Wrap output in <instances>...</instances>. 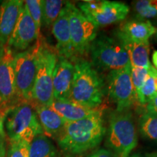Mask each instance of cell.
<instances>
[{
    "mask_svg": "<svg viewBox=\"0 0 157 157\" xmlns=\"http://www.w3.org/2000/svg\"><path fill=\"white\" fill-rule=\"evenodd\" d=\"M105 132L103 113H100L81 120L66 122L56 141L63 151L82 154L99 146Z\"/></svg>",
    "mask_w": 157,
    "mask_h": 157,
    "instance_id": "1",
    "label": "cell"
},
{
    "mask_svg": "<svg viewBox=\"0 0 157 157\" xmlns=\"http://www.w3.org/2000/svg\"><path fill=\"white\" fill-rule=\"evenodd\" d=\"M74 73L70 100L90 108H99L105 93L103 78L91 62L83 58L73 60Z\"/></svg>",
    "mask_w": 157,
    "mask_h": 157,
    "instance_id": "2",
    "label": "cell"
},
{
    "mask_svg": "<svg viewBox=\"0 0 157 157\" xmlns=\"http://www.w3.org/2000/svg\"><path fill=\"white\" fill-rule=\"evenodd\" d=\"M4 129L10 141L31 143L35 137L44 134L36 111L29 103H19L6 109Z\"/></svg>",
    "mask_w": 157,
    "mask_h": 157,
    "instance_id": "3",
    "label": "cell"
},
{
    "mask_svg": "<svg viewBox=\"0 0 157 157\" xmlns=\"http://www.w3.org/2000/svg\"><path fill=\"white\" fill-rule=\"evenodd\" d=\"M105 135L109 150L117 157H129L137 146L138 136L134 118L129 110L111 113Z\"/></svg>",
    "mask_w": 157,
    "mask_h": 157,
    "instance_id": "4",
    "label": "cell"
},
{
    "mask_svg": "<svg viewBox=\"0 0 157 157\" xmlns=\"http://www.w3.org/2000/svg\"><path fill=\"white\" fill-rule=\"evenodd\" d=\"M39 36L34 44L22 52L15 54L13 60L15 89L20 103L31 101V93L36 77L39 51L43 42Z\"/></svg>",
    "mask_w": 157,
    "mask_h": 157,
    "instance_id": "5",
    "label": "cell"
},
{
    "mask_svg": "<svg viewBox=\"0 0 157 157\" xmlns=\"http://www.w3.org/2000/svg\"><path fill=\"white\" fill-rule=\"evenodd\" d=\"M58 60L56 50L43 40L39 51L35 81L31 93L32 107L50 106L54 101L53 74Z\"/></svg>",
    "mask_w": 157,
    "mask_h": 157,
    "instance_id": "6",
    "label": "cell"
},
{
    "mask_svg": "<svg viewBox=\"0 0 157 157\" xmlns=\"http://www.w3.org/2000/svg\"><path fill=\"white\" fill-rule=\"evenodd\" d=\"M92 64L96 69L119 70L130 63L124 47L116 36L99 35L92 42L89 49Z\"/></svg>",
    "mask_w": 157,
    "mask_h": 157,
    "instance_id": "7",
    "label": "cell"
},
{
    "mask_svg": "<svg viewBox=\"0 0 157 157\" xmlns=\"http://www.w3.org/2000/svg\"><path fill=\"white\" fill-rule=\"evenodd\" d=\"M78 8L98 28L124 21L129 12L127 4L108 0L83 1L78 3Z\"/></svg>",
    "mask_w": 157,
    "mask_h": 157,
    "instance_id": "8",
    "label": "cell"
},
{
    "mask_svg": "<svg viewBox=\"0 0 157 157\" xmlns=\"http://www.w3.org/2000/svg\"><path fill=\"white\" fill-rule=\"evenodd\" d=\"M66 5L74 52L75 55L84 56L89 52L90 45L98 36V27L90 21L74 4L67 2Z\"/></svg>",
    "mask_w": 157,
    "mask_h": 157,
    "instance_id": "9",
    "label": "cell"
},
{
    "mask_svg": "<svg viewBox=\"0 0 157 157\" xmlns=\"http://www.w3.org/2000/svg\"><path fill=\"white\" fill-rule=\"evenodd\" d=\"M106 82L108 95L111 101L116 104V111L121 112L129 110L136 102L131 79L130 63L121 69L110 71Z\"/></svg>",
    "mask_w": 157,
    "mask_h": 157,
    "instance_id": "10",
    "label": "cell"
},
{
    "mask_svg": "<svg viewBox=\"0 0 157 157\" xmlns=\"http://www.w3.org/2000/svg\"><path fill=\"white\" fill-rule=\"evenodd\" d=\"M16 52L6 45L0 49V109L19 103L17 101L13 60Z\"/></svg>",
    "mask_w": 157,
    "mask_h": 157,
    "instance_id": "11",
    "label": "cell"
},
{
    "mask_svg": "<svg viewBox=\"0 0 157 157\" xmlns=\"http://www.w3.org/2000/svg\"><path fill=\"white\" fill-rule=\"evenodd\" d=\"M39 36L40 31L37 29L23 2L14 30L7 45L15 52L16 51L22 52L27 50Z\"/></svg>",
    "mask_w": 157,
    "mask_h": 157,
    "instance_id": "12",
    "label": "cell"
},
{
    "mask_svg": "<svg viewBox=\"0 0 157 157\" xmlns=\"http://www.w3.org/2000/svg\"><path fill=\"white\" fill-rule=\"evenodd\" d=\"M52 32L56 40V50L58 56L73 61L76 58V55L71 42L66 3L52 25Z\"/></svg>",
    "mask_w": 157,
    "mask_h": 157,
    "instance_id": "13",
    "label": "cell"
},
{
    "mask_svg": "<svg viewBox=\"0 0 157 157\" xmlns=\"http://www.w3.org/2000/svg\"><path fill=\"white\" fill-rule=\"evenodd\" d=\"M74 73L73 62L58 56L52 81L54 99H70Z\"/></svg>",
    "mask_w": 157,
    "mask_h": 157,
    "instance_id": "14",
    "label": "cell"
},
{
    "mask_svg": "<svg viewBox=\"0 0 157 157\" xmlns=\"http://www.w3.org/2000/svg\"><path fill=\"white\" fill-rule=\"evenodd\" d=\"M156 28L148 20H130L121 23L115 31L114 36L122 37L133 42H149V39L156 33Z\"/></svg>",
    "mask_w": 157,
    "mask_h": 157,
    "instance_id": "15",
    "label": "cell"
},
{
    "mask_svg": "<svg viewBox=\"0 0 157 157\" xmlns=\"http://www.w3.org/2000/svg\"><path fill=\"white\" fill-rule=\"evenodd\" d=\"M23 4L21 0H7L0 4V49L7 44Z\"/></svg>",
    "mask_w": 157,
    "mask_h": 157,
    "instance_id": "16",
    "label": "cell"
},
{
    "mask_svg": "<svg viewBox=\"0 0 157 157\" xmlns=\"http://www.w3.org/2000/svg\"><path fill=\"white\" fill-rule=\"evenodd\" d=\"M50 107L63 118L66 122H73L102 113L99 108L95 109L85 106L70 99H54Z\"/></svg>",
    "mask_w": 157,
    "mask_h": 157,
    "instance_id": "17",
    "label": "cell"
},
{
    "mask_svg": "<svg viewBox=\"0 0 157 157\" xmlns=\"http://www.w3.org/2000/svg\"><path fill=\"white\" fill-rule=\"evenodd\" d=\"M36 111L43 133L49 138L57 140L62 132L66 121L50 106L33 107Z\"/></svg>",
    "mask_w": 157,
    "mask_h": 157,
    "instance_id": "18",
    "label": "cell"
},
{
    "mask_svg": "<svg viewBox=\"0 0 157 157\" xmlns=\"http://www.w3.org/2000/svg\"><path fill=\"white\" fill-rule=\"evenodd\" d=\"M114 36L119 39L124 47L128 54L131 66L144 68L147 69H151L152 68H154L149 60V54H150L149 42L142 43L133 42L122 37Z\"/></svg>",
    "mask_w": 157,
    "mask_h": 157,
    "instance_id": "19",
    "label": "cell"
},
{
    "mask_svg": "<svg viewBox=\"0 0 157 157\" xmlns=\"http://www.w3.org/2000/svg\"><path fill=\"white\" fill-rule=\"evenodd\" d=\"M30 157H60L58 150L44 134L35 137L29 145Z\"/></svg>",
    "mask_w": 157,
    "mask_h": 157,
    "instance_id": "20",
    "label": "cell"
},
{
    "mask_svg": "<svg viewBox=\"0 0 157 157\" xmlns=\"http://www.w3.org/2000/svg\"><path fill=\"white\" fill-rule=\"evenodd\" d=\"M63 1L60 0H41L42 20V25L46 28L52 27L63 7Z\"/></svg>",
    "mask_w": 157,
    "mask_h": 157,
    "instance_id": "21",
    "label": "cell"
},
{
    "mask_svg": "<svg viewBox=\"0 0 157 157\" xmlns=\"http://www.w3.org/2000/svg\"><path fill=\"white\" fill-rule=\"evenodd\" d=\"M139 130L145 138L157 143V113L146 111L139 118Z\"/></svg>",
    "mask_w": 157,
    "mask_h": 157,
    "instance_id": "22",
    "label": "cell"
},
{
    "mask_svg": "<svg viewBox=\"0 0 157 157\" xmlns=\"http://www.w3.org/2000/svg\"><path fill=\"white\" fill-rule=\"evenodd\" d=\"M157 95V71L151 74L136 96V102L140 105H146Z\"/></svg>",
    "mask_w": 157,
    "mask_h": 157,
    "instance_id": "23",
    "label": "cell"
},
{
    "mask_svg": "<svg viewBox=\"0 0 157 157\" xmlns=\"http://www.w3.org/2000/svg\"><path fill=\"white\" fill-rule=\"evenodd\" d=\"M137 19L157 18V0H138L132 2Z\"/></svg>",
    "mask_w": 157,
    "mask_h": 157,
    "instance_id": "24",
    "label": "cell"
},
{
    "mask_svg": "<svg viewBox=\"0 0 157 157\" xmlns=\"http://www.w3.org/2000/svg\"><path fill=\"white\" fill-rule=\"evenodd\" d=\"M156 71L157 70L154 67L151 69H147L144 68L131 66V79H132V86L134 88L135 100H136V96L139 93L140 90L149 75L156 72Z\"/></svg>",
    "mask_w": 157,
    "mask_h": 157,
    "instance_id": "25",
    "label": "cell"
},
{
    "mask_svg": "<svg viewBox=\"0 0 157 157\" xmlns=\"http://www.w3.org/2000/svg\"><path fill=\"white\" fill-rule=\"evenodd\" d=\"M23 2L29 15L36 24L37 29L39 31H40L42 20L41 0H26V1H23Z\"/></svg>",
    "mask_w": 157,
    "mask_h": 157,
    "instance_id": "26",
    "label": "cell"
},
{
    "mask_svg": "<svg viewBox=\"0 0 157 157\" xmlns=\"http://www.w3.org/2000/svg\"><path fill=\"white\" fill-rule=\"evenodd\" d=\"M29 145L25 141H10L7 157H30Z\"/></svg>",
    "mask_w": 157,
    "mask_h": 157,
    "instance_id": "27",
    "label": "cell"
},
{
    "mask_svg": "<svg viewBox=\"0 0 157 157\" xmlns=\"http://www.w3.org/2000/svg\"><path fill=\"white\" fill-rule=\"evenodd\" d=\"M87 157H117L109 149L98 148L93 151Z\"/></svg>",
    "mask_w": 157,
    "mask_h": 157,
    "instance_id": "28",
    "label": "cell"
},
{
    "mask_svg": "<svg viewBox=\"0 0 157 157\" xmlns=\"http://www.w3.org/2000/svg\"><path fill=\"white\" fill-rule=\"evenodd\" d=\"M146 106V111L157 113V95L155 96L154 98H152Z\"/></svg>",
    "mask_w": 157,
    "mask_h": 157,
    "instance_id": "29",
    "label": "cell"
},
{
    "mask_svg": "<svg viewBox=\"0 0 157 157\" xmlns=\"http://www.w3.org/2000/svg\"><path fill=\"white\" fill-rule=\"evenodd\" d=\"M0 157H7L6 136H0Z\"/></svg>",
    "mask_w": 157,
    "mask_h": 157,
    "instance_id": "30",
    "label": "cell"
},
{
    "mask_svg": "<svg viewBox=\"0 0 157 157\" xmlns=\"http://www.w3.org/2000/svg\"><path fill=\"white\" fill-rule=\"evenodd\" d=\"M6 109H0V136H6L4 129V117Z\"/></svg>",
    "mask_w": 157,
    "mask_h": 157,
    "instance_id": "31",
    "label": "cell"
},
{
    "mask_svg": "<svg viewBox=\"0 0 157 157\" xmlns=\"http://www.w3.org/2000/svg\"><path fill=\"white\" fill-rule=\"evenodd\" d=\"M152 62L154 67L157 70V50H155L152 55Z\"/></svg>",
    "mask_w": 157,
    "mask_h": 157,
    "instance_id": "32",
    "label": "cell"
},
{
    "mask_svg": "<svg viewBox=\"0 0 157 157\" xmlns=\"http://www.w3.org/2000/svg\"><path fill=\"white\" fill-rule=\"evenodd\" d=\"M145 156H146V157H157V151L146 153Z\"/></svg>",
    "mask_w": 157,
    "mask_h": 157,
    "instance_id": "33",
    "label": "cell"
},
{
    "mask_svg": "<svg viewBox=\"0 0 157 157\" xmlns=\"http://www.w3.org/2000/svg\"><path fill=\"white\" fill-rule=\"evenodd\" d=\"M129 157H146L145 155H142L141 154H139V153H135V154H133L131 155Z\"/></svg>",
    "mask_w": 157,
    "mask_h": 157,
    "instance_id": "34",
    "label": "cell"
},
{
    "mask_svg": "<svg viewBox=\"0 0 157 157\" xmlns=\"http://www.w3.org/2000/svg\"><path fill=\"white\" fill-rule=\"evenodd\" d=\"M154 36H155V39H156V40L157 41V29H156V33H155V34H154Z\"/></svg>",
    "mask_w": 157,
    "mask_h": 157,
    "instance_id": "35",
    "label": "cell"
}]
</instances>
